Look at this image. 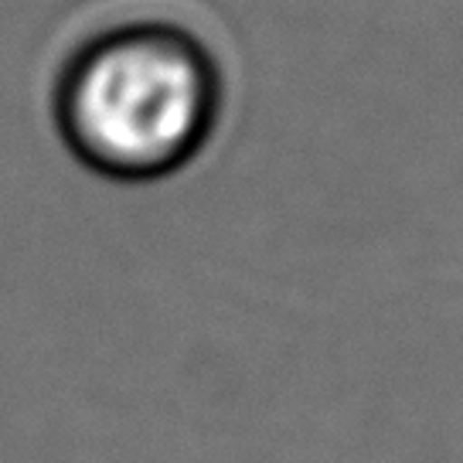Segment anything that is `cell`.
Masks as SVG:
<instances>
[{
  "instance_id": "1",
  "label": "cell",
  "mask_w": 463,
  "mask_h": 463,
  "mask_svg": "<svg viewBox=\"0 0 463 463\" xmlns=\"http://www.w3.org/2000/svg\"><path fill=\"white\" fill-rule=\"evenodd\" d=\"M222 109L218 58L171 21L96 31L61 61L52 89L58 140L86 171L119 184L164 181L194 164Z\"/></svg>"
}]
</instances>
